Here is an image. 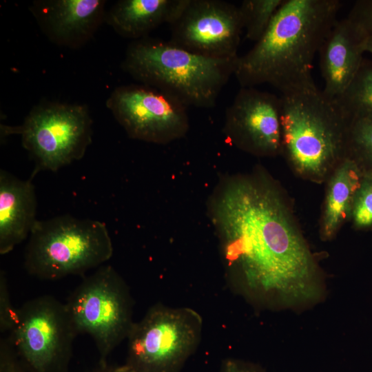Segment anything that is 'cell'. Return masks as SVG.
Segmentation results:
<instances>
[{
  "instance_id": "cell-1",
  "label": "cell",
  "mask_w": 372,
  "mask_h": 372,
  "mask_svg": "<svg viewBox=\"0 0 372 372\" xmlns=\"http://www.w3.org/2000/svg\"><path fill=\"white\" fill-rule=\"evenodd\" d=\"M215 218L226 258L250 289L285 305L320 296L313 257L273 187L251 179L232 183L216 204Z\"/></svg>"
},
{
  "instance_id": "cell-2",
  "label": "cell",
  "mask_w": 372,
  "mask_h": 372,
  "mask_svg": "<svg viewBox=\"0 0 372 372\" xmlns=\"http://www.w3.org/2000/svg\"><path fill=\"white\" fill-rule=\"evenodd\" d=\"M340 7L339 0H285L260 39L238 56L240 87L269 83L285 94L315 83L312 63Z\"/></svg>"
},
{
  "instance_id": "cell-3",
  "label": "cell",
  "mask_w": 372,
  "mask_h": 372,
  "mask_svg": "<svg viewBox=\"0 0 372 372\" xmlns=\"http://www.w3.org/2000/svg\"><path fill=\"white\" fill-rule=\"evenodd\" d=\"M238 58L205 56L170 40L147 37L130 43L122 64L141 84L170 94L187 107L211 108L234 74Z\"/></svg>"
},
{
  "instance_id": "cell-4",
  "label": "cell",
  "mask_w": 372,
  "mask_h": 372,
  "mask_svg": "<svg viewBox=\"0 0 372 372\" xmlns=\"http://www.w3.org/2000/svg\"><path fill=\"white\" fill-rule=\"evenodd\" d=\"M280 97L282 152L299 174L321 180L346 156L349 121L315 83Z\"/></svg>"
},
{
  "instance_id": "cell-5",
  "label": "cell",
  "mask_w": 372,
  "mask_h": 372,
  "mask_svg": "<svg viewBox=\"0 0 372 372\" xmlns=\"http://www.w3.org/2000/svg\"><path fill=\"white\" fill-rule=\"evenodd\" d=\"M113 245L105 225L70 215L35 223L25 248L27 272L41 280L84 276L107 262Z\"/></svg>"
},
{
  "instance_id": "cell-6",
  "label": "cell",
  "mask_w": 372,
  "mask_h": 372,
  "mask_svg": "<svg viewBox=\"0 0 372 372\" xmlns=\"http://www.w3.org/2000/svg\"><path fill=\"white\" fill-rule=\"evenodd\" d=\"M65 305L77 335H89L99 352V362H107L134 324L133 302L125 282L112 266H101L83 276Z\"/></svg>"
},
{
  "instance_id": "cell-7",
  "label": "cell",
  "mask_w": 372,
  "mask_h": 372,
  "mask_svg": "<svg viewBox=\"0 0 372 372\" xmlns=\"http://www.w3.org/2000/svg\"><path fill=\"white\" fill-rule=\"evenodd\" d=\"M202 328L203 319L194 309L156 304L134 322L125 364L134 372H180L195 351Z\"/></svg>"
},
{
  "instance_id": "cell-8",
  "label": "cell",
  "mask_w": 372,
  "mask_h": 372,
  "mask_svg": "<svg viewBox=\"0 0 372 372\" xmlns=\"http://www.w3.org/2000/svg\"><path fill=\"white\" fill-rule=\"evenodd\" d=\"M92 121L85 105L45 103L32 109L19 126H3L6 134H19L34 163L31 177L56 172L79 161L92 140Z\"/></svg>"
},
{
  "instance_id": "cell-9",
  "label": "cell",
  "mask_w": 372,
  "mask_h": 372,
  "mask_svg": "<svg viewBox=\"0 0 372 372\" xmlns=\"http://www.w3.org/2000/svg\"><path fill=\"white\" fill-rule=\"evenodd\" d=\"M76 335L65 303L45 295L18 309L7 339L29 372H68Z\"/></svg>"
},
{
  "instance_id": "cell-10",
  "label": "cell",
  "mask_w": 372,
  "mask_h": 372,
  "mask_svg": "<svg viewBox=\"0 0 372 372\" xmlns=\"http://www.w3.org/2000/svg\"><path fill=\"white\" fill-rule=\"evenodd\" d=\"M107 107L133 138L166 143L181 137L188 129L187 107L172 95L143 84L116 87Z\"/></svg>"
},
{
  "instance_id": "cell-11",
  "label": "cell",
  "mask_w": 372,
  "mask_h": 372,
  "mask_svg": "<svg viewBox=\"0 0 372 372\" xmlns=\"http://www.w3.org/2000/svg\"><path fill=\"white\" fill-rule=\"evenodd\" d=\"M170 41L196 54L238 57L243 30L238 7L220 0H189L170 25Z\"/></svg>"
},
{
  "instance_id": "cell-12",
  "label": "cell",
  "mask_w": 372,
  "mask_h": 372,
  "mask_svg": "<svg viewBox=\"0 0 372 372\" xmlns=\"http://www.w3.org/2000/svg\"><path fill=\"white\" fill-rule=\"evenodd\" d=\"M280 97L240 87L225 112V132L240 147L259 155L282 152Z\"/></svg>"
},
{
  "instance_id": "cell-13",
  "label": "cell",
  "mask_w": 372,
  "mask_h": 372,
  "mask_svg": "<svg viewBox=\"0 0 372 372\" xmlns=\"http://www.w3.org/2000/svg\"><path fill=\"white\" fill-rule=\"evenodd\" d=\"M103 0H43L31 11L41 30L56 45L76 48L93 37L105 20Z\"/></svg>"
},
{
  "instance_id": "cell-14",
  "label": "cell",
  "mask_w": 372,
  "mask_h": 372,
  "mask_svg": "<svg viewBox=\"0 0 372 372\" xmlns=\"http://www.w3.org/2000/svg\"><path fill=\"white\" fill-rule=\"evenodd\" d=\"M366 41L347 18L335 21L318 52L327 97L335 99L351 83L364 59Z\"/></svg>"
},
{
  "instance_id": "cell-15",
  "label": "cell",
  "mask_w": 372,
  "mask_h": 372,
  "mask_svg": "<svg viewBox=\"0 0 372 372\" xmlns=\"http://www.w3.org/2000/svg\"><path fill=\"white\" fill-rule=\"evenodd\" d=\"M32 178L21 180L0 171V254L22 242L37 222V197Z\"/></svg>"
},
{
  "instance_id": "cell-16",
  "label": "cell",
  "mask_w": 372,
  "mask_h": 372,
  "mask_svg": "<svg viewBox=\"0 0 372 372\" xmlns=\"http://www.w3.org/2000/svg\"><path fill=\"white\" fill-rule=\"evenodd\" d=\"M189 0H121L105 15V20L121 36L135 40L163 23L172 25Z\"/></svg>"
},
{
  "instance_id": "cell-17",
  "label": "cell",
  "mask_w": 372,
  "mask_h": 372,
  "mask_svg": "<svg viewBox=\"0 0 372 372\" xmlns=\"http://www.w3.org/2000/svg\"><path fill=\"white\" fill-rule=\"evenodd\" d=\"M335 168L328 185L321 223L322 235L326 239L333 237L351 216L364 174L358 162L347 156L340 161Z\"/></svg>"
},
{
  "instance_id": "cell-18",
  "label": "cell",
  "mask_w": 372,
  "mask_h": 372,
  "mask_svg": "<svg viewBox=\"0 0 372 372\" xmlns=\"http://www.w3.org/2000/svg\"><path fill=\"white\" fill-rule=\"evenodd\" d=\"M334 100L349 121L372 120V61L363 59L351 83Z\"/></svg>"
},
{
  "instance_id": "cell-19",
  "label": "cell",
  "mask_w": 372,
  "mask_h": 372,
  "mask_svg": "<svg viewBox=\"0 0 372 372\" xmlns=\"http://www.w3.org/2000/svg\"><path fill=\"white\" fill-rule=\"evenodd\" d=\"M285 0H244L238 7L246 38L257 42Z\"/></svg>"
},
{
  "instance_id": "cell-20",
  "label": "cell",
  "mask_w": 372,
  "mask_h": 372,
  "mask_svg": "<svg viewBox=\"0 0 372 372\" xmlns=\"http://www.w3.org/2000/svg\"><path fill=\"white\" fill-rule=\"evenodd\" d=\"M346 156L361 166L372 168V120L359 118L349 121Z\"/></svg>"
},
{
  "instance_id": "cell-21",
  "label": "cell",
  "mask_w": 372,
  "mask_h": 372,
  "mask_svg": "<svg viewBox=\"0 0 372 372\" xmlns=\"http://www.w3.org/2000/svg\"><path fill=\"white\" fill-rule=\"evenodd\" d=\"M351 217L357 228L372 227V172H364L356 192Z\"/></svg>"
},
{
  "instance_id": "cell-22",
  "label": "cell",
  "mask_w": 372,
  "mask_h": 372,
  "mask_svg": "<svg viewBox=\"0 0 372 372\" xmlns=\"http://www.w3.org/2000/svg\"><path fill=\"white\" fill-rule=\"evenodd\" d=\"M18 317V309L12 305L6 274L0 271V331L10 332L14 327Z\"/></svg>"
},
{
  "instance_id": "cell-23",
  "label": "cell",
  "mask_w": 372,
  "mask_h": 372,
  "mask_svg": "<svg viewBox=\"0 0 372 372\" xmlns=\"http://www.w3.org/2000/svg\"><path fill=\"white\" fill-rule=\"evenodd\" d=\"M367 40L372 39V0H358L347 17Z\"/></svg>"
},
{
  "instance_id": "cell-24",
  "label": "cell",
  "mask_w": 372,
  "mask_h": 372,
  "mask_svg": "<svg viewBox=\"0 0 372 372\" xmlns=\"http://www.w3.org/2000/svg\"><path fill=\"white\" fill-rule=\"evenodd\" d=\"M0 372H29L22 364L7 338L0 341Z\"/></svg>"
},
{
  "instance_id": "cell-25",
  "label": "cell",
  "mask_w": 372,
  "mask_h": 372,
  "mask_svg": "<svg viewBox=\"0 0 372 372\" xmlns=\"http://www.w3.org/2000/svg\"><path fill=\"white\" fill-rule=\"evenodd\" d=\"M222 372H261L257 367L243 361L228 359L224 362Z\"/></svg>"
},
{
  "instance_id": "cell-26",
  "label": "cell",
  "mask_w": 372,
  "mask_h": 372,
  "mask_svg": "<svg viewBox=\"0 0 372 372\" xmlns=\"http://www.w3.org/2000/svg\"><path fill=\"white\" fill-rule=\"evenodd\" d=\"M114 367L109 364L108 362H99L97 366L91 372H114Z\"/></svg>"
},
{
  "instance_id": "cell-27",
  "label": "cell",
  "mask_w": 372,
  "mask_h": 372,
  "mask_svg": "<svg viewBox=\"0 0 372 372\" xmlns=\"http://www.w3.org/2000/svg\"><path fill=\"white\" fill-rule=\"evenodd\" d=\"M114 372H134V371L127 365L124 364L122 366H115Z\"/></svg>"
},
{
  "instance_id": "cell-28",
  "label": "cell",
  "mask_w": 372,
  "mask_h": 372,
  "mask_svg": "<svg viewBox=\"0 0 372 372\" xmlns=\"http://www.w3.org/2000/svg\"><path fill=\"white\" fill-rule=\"evenodd\" d=\"M366 52H369L372 54V39L367 40L366 44Z\"/></svg>"
}]
</instances>
